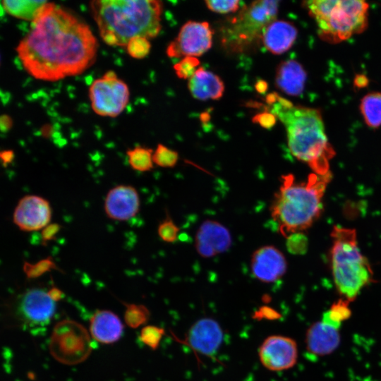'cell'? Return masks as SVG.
I'll use <instances>...</instances> for the list:
<instances>
[{"label": "cell", "mask_w": 381, "mask_h": 381, "mask_svg": "<svg viewBox=\"0 0 381 381\" xmlns=\"http://www.w3.org/2000/svg\"><path fill=\"white\" fill-rule=\"evenodd\" d=\"M361 113L365 123L370 128L381 126V92H373L365 95L361 101Z\"/></svg>", "instance_id": "cell-24"}, {"label": "cell", "mask_w": 381, "mask_h": 381, "mask_svg": "<svg viewBox=\"0 0 381 381\" xmlns=\"http://www.w3.org/2000/svg\"><path fill=\"white\" fill-rule=\"evenodd\" d=\"M286 247L293 254H301L307 248V240L303 233H294L286 237Z\"/></svg>", "instance_id": "cell-35"}, {"label": "cell", "mask_w": 381, "mask_h": 381, "mask_svg": "<svg viewBox=\"0 0 381 381\" xmlns=\"http://www.w3.org/2000/svg\"><path fill=\"white\" fill-rule=\"evenodd\" d=\"M179 231V227L169 214L159 223L157 228L159 237L166 243L175 242L178 238Z\"/></svg>", "instance_id": "cell-33"}, {"label": "cell", "mask_w": 381, "mask_h": 381, "mask_svg": "<svg viewBox=\"0 0 381 381\" xmlns=\"http://www.w3.org/2000/svg\"><path fill=\"white\" fill-rule=\"evenodd\" d=\"M52 356L58 362L72 365L85 361L92 351L90 336L80 323L64 319L54 327L49 341Z\"/></svg>", "instance_id": "cell-8"}, {"label": "cell", "mask_w": 381, "mask_h": 381, "mask_svg": "<svg viewBox=\"0 0 381 381\" xmlns=\"http://www.w3.org/2000/svg\"><path fill=\"white\" fill-rule=\"evenodd\" d=\"M52 270L61 272L52 256H48L34 263L24 261L23 264V273L28 279L38 278Z\"/></svg>", "instance_id": "cell-27"}, {"label": "cell", "mask_w": 381, "mask_h": 381, "mask_svg": "<svg viewBox=\"0 0 381 381\" xmlns=\"http://www.w3.org/2000/svg\"><path fill=\"white\" fill-rule=\"evenodd\" d=\"M297 35L298 30L293 23L275 20L265 29L261 40L267 51L278 55L287 52L293 46Z\"/></svg>", "instance_id": "cell-19"}, {"label": "cell", "mask_w": 381, "mask_h": 381, "mask_svg": "<svg viewBox=\"0 0 381 381\" xmlns=\"http://www.w3.org/2000/svg\"><path fill=\"white\" fill-rule=\"evenodd\" d=\"M188 88L196 99H219L224 92V84L219 76L204 67H199L188 80Z\"/></svg>", "instance_id": "cell-22"}, {"label": "cell", "mask_w": 381, "mask_h": 381, "mask_svg": "<svg viewBox=\"0 0 381 381\" xmlns=\"http://www.w3.org/2000/svg\"><path fill=\"white\" fill-rule=\"evenodd\" d=\"M252 121L265 129H270L275 125L277 116L272 112L263 111L255 114L252 118Z\"/></svg>", "instance_id": "cell-37"}, {"label": "cell", "mask_w": 381, "mask_h": 381, "mask_svg": "<svg viewBox=\"0 0 381 381\" xmlns=\"http://www.w3.org/2000/svg\"><path fill=\"white\" fill-rule=\"evenodd\" d=\"M62 226L58 223H50L41 230V244L47 246L49 242L56 239Z\"/></svg>", "instance_id": "cell-36"}, {"label": "cell", "mask_w": 381, "mask_h": 381, "mask_svg": "<svg viewBox=\"0 0 381 381\" xmlns=\"http://www.w3.org/2000/svg\"><path fill=\"white\" fill-rule=\"evenodd\" d=\"M123 325L114 312L97 310L90 320V333L97 342L110 344L117 341L123 334Z\"/></svg>", "instance_id": "cell-20"}, {"label": "cell", "mask_w": 381, "mask_h": 381, "mask_svg": "<svg viewBox=\"0 0 381 381\" xmlns=\"http://www.w3.org/2000/svg\"><path fill=\"white\" fill-rule=\"evenodd\" d=\"M278 1L260 0L245 6L230 22L223 42L240 51L262 38L267 26L276 20Z\"/></svg>", "instance_id": "cell-7"}, {"label": "cell", "mask_w": 381, "mask_h": 381, "mask_svg": "<svg viewBox=\"0 0 381 381\" xmlns=\"http://www.w3.org/2000/svg\"><path fill=\"white\" fill-rule=\"evenodd\" d=\"M349 303L342 298L339 300L332 306L329 310L324 313L322 320L339 327L341 322L351 315Z\"/></svg>", "instance_id": "cell-28"}, {"label": "cell", "mask_w": 381, "mask_h": 381, "mask_svg": "<svg viewBox=\"0 0 381 381\" xmlns=\"http://www.w3.org/2000/svg\"><path fill=\"white\" fill-rule=\"evenodd\" d=\"M164 329L155 325H147L142 328L140 340L152 350H156L164 334Z\"/></svg>", "instance_id": "cell-30"}, {"label": "cell", "mask_w": 381, "mask_h": 381, "mask_svg": "<svg viewBox=\"0 0 381 381\" xmlns=\"http://www.w3.org/2000/svg\"><path fill=\"white\" fill-rule=\"evenodd\" d=\"M322 40L332 43L362 32L368 25V4L357 0H311L304 2Z\"/></svg>", "instance_id": "cell-6"}, {"label": "cell", "mask_w": 381, "mask_h": 381, "mask_svg": "<svg viewBox=\"0 0 381 381\" xmlns=\"http://www.w3.org/2000/svg\"><path fill=\"white\" fill-rule=\"evenodd\" d=\"M255 88L258 93L264 94L267 90L268 84L265 80L260 79L255 83Z\"/></svg>", "instance_id": "cell-42"}, {"label": "cell", "mask_w": 381, "mask_h": 381, "mask_svg": "<svg viewBox=\"0 0 381 381\" xmlns=\"http://www.w3.org/2000/svg\"><path fill=\"white\" fill-rule=\"evenodd\" d=\"M98 47L89 26L47 2L16 47L25 70L37 80L56 81L81 74L95 61Z\"/></svg>", "instance_id": "cell-1"}, {"label": "cell", "mask_w": 381, "mask_h": 381, "mask_svg": "<svg viewBox=\"0 0 381 381\" xmlns=\"http://www.w3.org/2000/svg\"><path fill=\"white\" fill-rule=\"evenodd\" d=\"M52 211L49 202L37 195L22 197L14 208L12 219L23 231H41L50 224Z\"/></svg>", "instance_id": "cell-13"}, {"label": "cell", "mask_w": 381, "mask_h": 381, "mask_svg": "<svg viewBox=\"0 0 381 381\" xmlns=\"http://www.w3.org/2000/svg\"><path fill=\"white\" fill-rule=\"evenodd\" d=\"M140 195L135 187L120 184L111 188L104 201V210L111 219L119 222L133 218L139 212Z\"/></svg>", "instance_id": "cell-17"}, {"label": "cell", "mask_w": 381, "mask_h": 381, "mask_svg": "<svg viewBox=\"0 0 381 381\" xmlns=\"http://www.w3.org/2000/svg\"><path fill=\"white\" fill-rule=\"evenodd\" d=\"M224 336L223 329L218 321L210 317H203L188 329L186 344L199 354L210 356L218 351Z\"/></svg>", "instance_id": "cell-14"}, {"label": "cell", "mask_w": 381, "mask_h": 381, "mask_svg": "<svg viewBox=\"0 0 381 381\" xmlns=\"http://www.w3.org/2000/svg\"><path fill=\"white\" fill-rule=\"evenodd\" d=\"M126 155L130 167L135 171L146 172L154 167L153 150L150 148L136 146L133 149H128Z\"/></svg>", "instance_id": "cell-25"}, {"label": "cell", "mask_w": 381, "mask_h": 381, "mask_svg": "<svg viewBox=\"0 0 381 381\" xmlns=\"http://www.w3.org/2000/svg\"><path fill=\"white\" fill-rule=\"evenodd\" d=\"M272 111L284 125L290 152L313 173L331 174L329 162L335 151L328 142L319 109L294 105L278 95Z\"/></svg>", "instance_id": "cell-2"}, {"label": "cell", "mask_w": 381, "mask_h": 381, "mask_svg": "<svg viewBox=\"0 0 381 381\" xmlns=\"http://www.w3.org/2000/svg\"><path fill=\"white\" fill-rule=\"evenodd\" d=\"M55 310V302L51 299L47 291L32 288L17 297L13 313L20 325L34 327L47 325Z\"/></svg>", "instance_id": "cell-10"}, {"label": "cell", "mask_w": 381, "mask_h": 381, "mask_svg": "<svg viewBox=\"0 0 381 381\" xmlns=\"http://www.w3.org/2000/svg\"><path fill=\"white\" fill-rule=\"evenodd\" d=\"M91 13L103 41L126 47L135 37L152 39L161 29L163 4L157 0H95Z\"/></svg>", "instance_id": "cell-3"}, {"label": "cell", "mask_w": 381, "mask_h": 381, "mask_svg": "<svg viewBox=\"0 0 381 381\" xmlns=\"http://www.w3.org/2000/svg\"><path fill=\"white\" fill-rule=\"evenodd\" d=\"M200 61L197 57L186 56L174 65L176 75L181 79H190L199 68Z\"/></svg>", "instance_id": "cell-32"}, {"label": "cell", "mask_w": 381, "mask_h": 381, "mask_svg": "<svg viewBox=\"0 0 381 381\" xmlns=\"http://www.w3.org/2000/svg\"><path fill=\"white\" fill-rule=\"evenodd\" d=\"M47 294L54 302L61 301L64 296V292L55 286H52L49 290L47 291Z\"/></svg>", "instance_id": "cell-39"}, {"label": "cell", "mask_w": 381, "mask_h": 381, "mask_svg": "<svg viewBox=\"0 0 381 381\" xmlns=\"http://www.w3.org/2000/svg\"><path fill=\"white\" fill-rule=\"evenodd\" d=\"M298 356L296 341L284 335L268 336L258 349L260 362L270 371H283L293 368L297 362Z\"/></svg>", "instance_id": "cell-12"}, {"label": "cell", "mask_w": 381, "mask_h": 381, "mask_svg": "<svg viewBox=\"0 0 381 381\" xmlns=\"http://www.w3.org/2000/svg\"><path fill=\"white\" fill-rule=\"evenodd\" d=\"M129 96L128 85L113 71L95 80L89 89L92 108L102 116L119 115L128 103Z\"/></svg>", "instance_id": "cell-9"}, {"label": "cell", "mask_w": 381, "mask_h": 381, "mask_svg": "<svg viewBox=\"0 0 381 381\" xmlns=\"http://www.w3.org/2000/svg\"><path fill=\"white\" fill-rule=\"evenodd\" d=\"M340 342L339 327L322 320L311 324L306 332V347L313 356L329 355L339 347Z\"/></svg>", "instance_id": "cell-18"}, {"label": "cell", "mask_w": 381, "mask_h": 381, "mask_svg": "<svg viewBox=\"0 0 381 381\" xmlns=\"http://www.w3.org/2000/svg\"><path fill=\"white\" fill-rule=\"evenodd\" d=\"M152 159L154 164L160 167L171 168L178 162L179 153L159 143L153 152Z\"/></svg>", "instance_id": "cell-29"}, {"label": "cell", "mask_w": 381, "mask_h": 381, "mask_svg": "<svg viewBox=\"0 0 381 381\" xmlns=\"http://www.w3.org/2000/svg\"><path fill=\"white\" fill-rule=\"evenodd\" d=\"M126 307L124 321L131 328L135 329L145 325L150 318L148 308L142 304L123 303Z\"/></svg>", "instance_id": "cell-26"}, {"label": "cell", "mask_w": 381, "mask_h": 381, "mask_svg": "<svg viewBox=\"0 0 381 381\" xmlns=\"http://www.w3.org/2000/svg\"><path fill=\"white\" fill-rule=\"evenodd\" d=\"M13 125L12 119L6 115L3 114L0 117V128L2 132H7L8 131Z\"/></svg>", "instance_id": "cell-41"}, {"label": "cell", "mask_w": 381, "mask_h": 381, "mask_svg": "<svg viewBox=\"0 0 381 381\" xmlns=\"http://www.w3.org/2000/svg\"><path fill=\"white\" fill-rule=\"evenodd\" d=\"M0 159L2 165L6 167L14 159V152L12 150H5L0 152Z\"/></svg>", "instance_id": "cell-38"}, {"label": "cell", "mask_w": 381, "mask_h": 381, "mask_svg": "<svg viewBox=\"0 0 381 381\" xmlns=\"http://www.w3.org/2000/svg\"><path fill=\"white\" fill-rule=\"evenodd\" d=\"M231 244L232 238L229 230L216 220L204 221L195 234V250L199 255L205 258L226 252Z\"/></svg>", "instance_id": "cell-16"}, {"label": "cell", "mask_w": 381, "mask_h": 381, "mask_svg": "<svg viewBox=\"0 0 381 381\" xmlns=\"http://www.w3.org/2000/svg\"><path fill=\"white\" fill-rule=\"evenodd\" d=\"M206 6L210 11L217 13H229L236 12L239 8L240 1L238 0L205 1Z\"/></svg>", "instance_id": "cell-34"}, {"label": "cell", "mask_w": 381, "mask_h": 381, "mask_svg": "<svg viewBox=\"0 0 381 381\" xmlns=\"http://www.w3.org/2000/svg\"><path fill=\"white\" fill-rule=\"evenodd\" d=\"M213 31L206 21H187L177 37L168 45L169 57H197L207 52L212 45Z\"/></svg>", "instance_id": "cell-11"}, {"label": "cell", "mask_w": 381, "mask_h": 381, "mask_svg": "<svg viewBox=\"0 0 381 381\" xmlns=\"http://www.w3.org/2000/svg\"><path fill=\"white\" fill-rule=\"evenodd\" d=\"M369 80L364 74H356L353 80V86L356 88L361 89L368 85Z\"/></svg>", "instance_id": "cell-40"}, {"label": "cell", "mask_w": 381, "mask_h": 381, "mask_svg": "<svg viewBox=\"0 0 381 381\" xmlns=\"http://www.w3.org/2000/svg\"><path fill=\"white\" fill-rule=\"evenodd\" d=\"M330 236L329 263L334 283L342 299L351 302L373 282V272L359 248L355 229L334 226Z\"/></svg>", "instance_id": "cell-5"}, {"label": "cell", "mask_w": 381, "mask_h": 381, "mask_svg": "<svg viewBox=\"0 0 381 381\" xmlns=\"http://www.w3.org/2000/svg\"><path fill=\"white\" fill-rule=\"evenodd\" d=\"M47 2L40 0H4L1 4L9 15L32 22Z\"/></svg>", "instance_id": "cell-23"}, {"label": "cell", "mask_w": 381, "mask_h": 381, "mask_svg": "<svg viewBox=\"0 0 381 381\" xmlns=\"http://www.w3.org/2000/svg\"><path fill=\"white\" fill-rule=\"evenodd\" d=\"M128 54L134 59L146 57L151 48L149 40L144 37H135L131 39L126 46Z\"/></svg>", "instance_id": "cell-31"}, {"label": "cell", "mask_w": 381, "mask_h": 381, "mask_svg": "<svg viewBox=\"0 0 381 381\" xmlns=\"http://www.w3.org/2000/svg\"><path fill=\"white\" fill-rule=\"evenodd\" d=\"M332 174L322 176L311 173L305 181H297L293 174L281 177V184L274 193L270 214L284 237L303 233L320 217L323 197Z\"/></svg>", "instance_id": "cell-4"}, {"label": "cell", "mask_w": 381, "mask_h": 381, "mask_svg": "<svg viewBox=\"0 0 381 381\" xmlns=\"http://www.w3.org/2000/svg\"><path fill=\"white\" fill-rule=\"evenodd\" d=\"M250 270L255 279L263 283L280 279L287 270V262L282 252L272 245L256 249L250 258Z\"/></svg>", "instance_id": "cell-15"}, {"label": "cell", "mask_w": 381, "mask_h": 381, "mask_svg": "<svg viewBox=\"0 0 381 381\" xmlns=\"http://www.w3.org/2000/svg\"><path fill=\"white\" fill-rule=\"evenodd\" d=\"M307 78L303 66L296 60L282 61L277 66L275 75L276 87L289 96H300L305 87Z\"/></svg>", "instance_id": "cell-21"}]
</instances>
